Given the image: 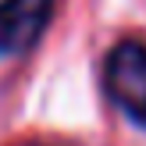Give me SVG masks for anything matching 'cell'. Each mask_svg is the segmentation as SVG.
<instances>
[{
  "instance_id": "6da1fadb",
  "label": "cell",
  "mask_w": 146,
  "mask_h": 146,
  "mask_svg": "<svg viewBox=\"0 0 146 146\" xmlns=\"http://www.w3.org/2000/svg\"><path fill=\"white\" fill-rule=\"evenodd\" d=\"M104 82L111 100L132 121L146 125V46L135 39H125L111 50L104 64Z\"/></svg>"
},
{
  "instance_id": "7a4b0ae2",
  "label": "cell",
  "mask_w": 146,
  "mask_h": 146,
  "mask_svg": "<svg viewBox=\"0 0 146 146\" xmlns=\"http://www.w3.org/2000/svg\"><path fill=\"white\" fill-rule=\"evenodd\" d=\"M54 0H0V54H25L46 32Z\"/></svg>"
}]
</instances>
